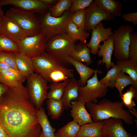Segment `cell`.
<instances>
[{
	"mask_svg": "<svg viewBox=\"0 0 137 137\" xmlns=\"http://www.w3.org/2000/svg\"><path fill=\"white\" fill-rule=\"evenodd\" d=\"M36 109L26 87H8L0 100V125L10 137H40Z\"/></svg>",
	"mask_w": 137,
	"mask_h": 137,
	"instance_id": "cell-1",
	"label": "cell"
},
{
	"mask_svg": "<svg viewBox=\"0 0 137 137\" xmlns=\"http://www.w3.org/2000/svg\"><path fill=\"white\" fill-rule=\"evenodd\" d=\"M85 105L94 122L113 118L123 120L129 125L133 124L132 115L128 110L124 108V106L122 101L112 102L109 99H104L98 103L88 102Z\"/></svg>",
	"mask_w": 137,
	"mask_h": 137,
	"instance_id": "cell-2",
	"label": "cell"
},
{
	"mask_svg": "<svg viewBox=\"0 0 137 137\" xmlns=\"http://www.w3.org/2000/svg\"><path fill=\"white\" fill-rule=\"evenodd\" d=\"M5 15L15 22L24 31L27 37L41 33L40 19L35 14L13 7L9 9Z\"/></svg>",
	"mask_w": 137,
	"mask_h": 137,
	"instance_id": "cell-3",
	"label": "cell"
},
{
	"mask_svg": "<svg viewBox=\"0 0 137 137\" xmlns=\"http://www.w3.org/2000/svg\"><path fill=\"white\" fill-rule=\"evenodd\" d=\"M72 14L69 10L58 17L52 16L48 11L43 15L40 19L41 33L43 35L47 42L55 35L66 34L67 25Z\"/></svg>",
	"mask_w": 137,
	"mask_h": 137,
	"instance_id": "cell-4",
	"label": "cell"
},
{
	"mask_svg": "<svg viewBox=\"0 0 137 137\" xmlns=\"http://www.w3.org/2000/svg\"><path fill=\"white\" fill-rule=\"evenodd\" d=\"M26 80L30 98L36 108H40L47 99L48 82L41 75L34 73L27 77Z\"/></svg>",
	"mask_w": 137,
	"mask_h": 137,
	"instance_id": "cell-5",
	"label": "cell"
},
{
	"mask_svg": "<svg viewBox=\"0 0 137 137\" xmlns=\"http://www.w3.org/2000/svg\"><path fill=\"white\" fill-rule=\"evenodd\" d=\"M66 34L55 35L47 42L45 52L53 55L63 63L65 58L70 57L75 44Z\"/></svg>",
	"mask_w": 137,
	"mask_h": 137,
	"instance_id": "cell-6",
	"label": "cell"
},
{
	"mask_svg": "<svg viewBox=\"0 0 137 137\" xmlns=\"http://www.w3.org/2000/svg\"><path fill=\"white\" fill-rule=\"evenodd\" d=\"M134 30L132 26L122 24L113 32L114 55L117 60L128 59L130 35Z\"/></svg>",
	"mask_w": 137,
	"mask_h": 137,
	"instance_id": "cell-7",
	"label": "cell"
},
{
	"mask_svg": "<svg viewBox=\"0 0 137 137\" xmlns=\"http://www.w3.org/2000/svg\"><path fill=\"white\" fill-rule=\"evenodd\" d=\"M97 74L95 73L93 77L88 80L84 86L79 88L77 100L85 104L89 102L96 104L98 99L106 95L108 87L100 82Z\"/></svg>",
	"mask_w": 137,
	"mask_h": 137,
	"instance_id": "cell-8",
	"label": "cell"
},
{
	"mask_svg": "<svg viewBox=\"0 0 137 137\" xmlns=\"http://www.w3.org/2000/svg\"><path fill=\"white\" fill-rule=\"evenodd\" d=\"M47 41L41 33L26 37L18 43L20 52L32 58L39 56L45 51Z\"/></svg>",
	"mask_w": 137,
	"mask_h": 137,
	"instance_id": "cell-9",
	"label": "cell"
},
{
	"mask_svg": "<svg viewBox=\"0 0 137 137\" xmlns=\"http://www.w3.org/2000/svg\"><path fill=\"white\" fill-rule=\"evenodd\" d=\"M85 29L86 31H91L103 21H113L115 17L108 12L96 6L93 2L85 9Z\"/></svg>",
	"mask_w": 137,
	"mask_h": 137,
	"instance_id": "cell-10",
	"label": "cell"
},
{
	"mask_svg": "<svg viewBox=\"0 0 137 137\" xmlns=\"http://www.w3.org/2000/svg\"><path fill=\"white\" fill-rule=\"evenodd\" d=\"M8 5L35 14L43 15L52 6L39 0H0V6Z\"/></svg>",
	"mask_w": 137,
	"mask_h": 137,
	"instance_id": "cell-11",
	"label": "cell"
},
{
	"mask_svg": "<svg viewBox=\"0 0 137 137\" xmlns=\"http://www.w3.org/2000/svg\"><path fill=\"white\" fill-rule=\"evenodd\" d=\"M31 58L34 72L42 76L51 70L65 66L61 62L46 52L39 56Z\"/></svg>",
	"mask_w": 137,
	"mask_h": 137,
	"instance_id": "cell-12",
	"label": "cell"
},
{
	"mask_svg": "<svg viewBox=\"0 0 137 137\" xmlns=\"http://www.w3.org/2000/svg\"><path fill=\"white\" fill-rule=\"evenodd\" d=\"M0 34L17 43L27 37L17 24L5 14L0 22Z\"/></svg>",
	"mask_w": 137,
	"mask_h": 137,
	"instance_id": "cell-13",
	"label": "cell"
},
{
	"mask_svg": "<svg viewBox=\"0 0 137 137\" xmlns=\"http://www.w3.org/2000/svg\"><path fill=\"white\" fill-rule=\"evenodd\" d=\"M111 27L105 28L102 23L98 24L92 31V35L89 42L87 45L90 49L91 53L96 55L101 42L107 40L112 36L113 32Z\"/></svg>",
	"mask_w": 137,
	"mask_h": 137,
	"instance_id": "cell-14",
	"label": "cell"
},
{
	"mask_svg": "<svg viewBox=\"0 0 137 137\" xmlns=\"http://www.w3.org/2000/svg\"><path fill=\"white\" fill-rule=\"evenodd\" d=\"M102 121V136L104 137H131L125 129L122 120L111 118Z\"/></svg>",
	"mask_w": 137,
	"mask_h": 137,
	"instance_id": "cell-15",
	"label": "cell"
},
{
	"mask_svg": "<svg viewBox=\"0 0 137 137\" xmlns=\"http://www.w3.org/2000/svg\"><path fill=\"white\" fill-rule=\"evenodd\" d=\"M71 115L74 121L80 126L93 122L90 114L85 108V103L77 100L71 102Z\"/></svg>",
	"mask_w": 137,
	"mask_h": 137,
	"instance_id": "cell-16",
	"label": "cell"
},
{
	"mask_svg": "<svg viewBox=\"0 0 137 137\" xmlns=\"http://www.w3.org/2000/svg\"><path fill=\"white\" fill-rule=\"evenodd\" d=\"M65 63H68L73 66L79 75L80 78L78 80L81 87L84 86L89 78L94 74H102L103 72L100 70H94L90 68L82 62L73 59L70 57L65 58Z\"/></svg>",
	"mask_w": 137,
	"mask_h": 137,
	"instance_id": "cell-17",
	"label": "cell"
},
{
	"mask_svg": "<svg viewBox=\"0 0 137 137\" xmlns=\"http://www.w3.org/2000/svg\"><path fill=\"white\" fill-rule=\"evenodd\" d=\"M114 49V41L112 36L103 42L102 44H100L97 54L99 57H102V59L98 61V64L100 65L101 63L105 64L106 68L109 70L115 64L111 61V57Z\"/></svg>",
	"mask_w": 137,
	"mask_h": 137,
	"instance_id": "cell-18",
	"label": "cell"
},
{
	"mask_svg": "<svg viewBox=\"0 0 137 137\" xmlns=\"http://www.w3.org/2000/svg\"><path fill=\"white\" fill-rule=\"evenodd\" d=\"M81 85L78 80L74 77L69 79L61 99L66 110L71 108V102L77 100L78 90Z\"/></svg>",
	"mask_w": 137,
	"mask_h": 137,
	"instance_id": "cell-19",
	"label": "cell"
},
{
	"mask_svg": "<svg viewBox=\"0 0 137 137\" xmlns=\"http://www.w3.org/2000/svg\"><path fill=\"white\" fill-rule=\"evenodd\" d=\"M73 71L65 66L51 70L43 77L50 83L60 82L74 77Z\"/></svg>",
	"mask_w": 137,
	"mask_h": 137,
	"instance_id": "cell-20",
	"label": "cell"
},
{
	"mask_svg": "<svg viewBox=\"0 0 137 137\" xmlns=\"http://www.w3.org/2000/svg\"><path fill=\"white\" fill-rule=\"evenodd\" d=\"M15 54L16 65L20 73L26 78L33 73L34 69L31 58L20 52Z\"/></svg>",
	"mask_w": 137,
	"mask_h": 137,
	"instance_id": "cell-21",
	"label": "cell"
},
{
	"mask_svg": "<svg viewBox=\"0 0 137 137\" xmlns=\"http://www.w3.org/2000/svg\"><path fill=\"white\" fill-rule=\"evenodd\" d=\"M94 4L98 7L115 17L122 15V4L119 1L114 0H95Z\"/></svg>",
	"mask_w": 137,
	"mask_h": 137,
	"instance_id": "cell-22",
	"label": "cell"
},
{
	"mask_svg": "<svg viewBox=\"0 0 137 137\" xmlns=\"http://www.w3.org/2000/svg\"><path fill=\"white\" fill-rule=\"evenodd\" d=\"M87 42H80L79 44L75 45L70 57L89 65L92 61L90 49L87 46Z\"/></svg>",
	"mask_w": 137,
	"mask_h": 137,
	"instance_id": "cell-23",
	"label": "cell"
},
{
	"mask_svg": "<svg viewBox=\"0 0 137 137\" xmlns=\"http://www.w3.org/2000/svg\"><path fill=\"white\" fill-rule=\"evenodd\" d=\"M102 121L92 122L81 126L76 137H101Z\"/></svg>",
	"mask_w": 137,
	"mask_h": 137,
	"instance_id": "cell-24",
	"label": "cell"
},
{
	"mask_svg": "<svg viewBox=\"0 0 137 137\" xmlns=\"http://www.w3.org/2000/svg\"><path fill=\"white\" fill-rule=\"evenodd\" d=\"M36 116L38 122L40 125L44 137H56V129L51 125L43 107L37 109Z\"/></svg>",
	"mask_w": 137,
	"mask_h": 137,
	"instance_id": "cell-25",
	"label": "cell"
},
{
	"mask_svg": "<svg viewBox=\"0 0 137 137\" xmlns=\"http://www.w3.org/2000/svg\"><path fill=\"white\" fill-rule=\"evenodd\" d=\"M120 70L124 73L129 75L134 82L133 87L137 88V62L128 59L117 60L116 64Z\"/></svg>",
	"mask_w": 137,
	"mask_h": 137,
	"instance_id": "cell-26",
	"label": "cell"
},
{
	"mask_svg": "<svg viewBox=\"0 0 137 137\" xmlns=\"http://www.w3.org/2000/svg\"><path fill=\"white\" fill-rule=\"evenodd\" d=\"M66 31V34L75 42L79 40L81 42H86L90 34L89 32L78 28L70 21L67 24Z\"/></svg>",
	"mask_w": 137,
	"mask_h": 137,
	"instance_id": "cell-27",
	"label": "cell"
},
{
	"mask_svg": "<svg viewBox=\"0 0 137 137\" xmlns=\"http://www.w3.org/2000/svg\"><path fill=\"white\" fill-rule=\"evenodd\" d=\"M81 126L74 121H70L55 132L56 137H76Z\"/></svg>",
	"mask_w": 137,
	"mask_h": 137,
	"instance_id": "cell-28",
	"label": "cell"
},
{
	"mask_svg": "<svg viewBox=\"0 0 137 137\" xmlns=\"http://www.w3.org/2000/svg\"><path fill=\"white\" fill-rule=\"evenodd\" d=\"M46 104L48 115L52 119H58L65 109L61 100L47 99Z\"/></svg>",
	"mask_w": 137,
	"mask_h": 137,
	"instance_id": "cell-29",
	"label": "cell"
},
{
	"mask_svg": "<svg viewBox=\"0 0 137 137\" xmlns=\"http://www.w3.org/2000/svg\"><path fill=\"white\" fill-rule=\"evenodd\" d=\"M69 79L61 82L50 83L48 86L49 90L47 93V99L60 100Z\"/></svg>",
	"mask_w": 137,
	"mask_h": 137,
	"instance_id": "cell-30",
	"label": "cell"
},
{
	"mask_svg": "<svg viewBox=\"0 0 137 137\" xmlns=\"http://www.w3.org/2000/svg\"><path fill=\"white\" fill-rule=\"evenodd\" d=\"M0 83L8 87H16L23 84L9 71L0 69Z\"/></svg>",
	"mask_w": 137,
	"mask_h": 137,
	"instance_id": "cell-31",
	"label": "cell"
},
{
	"mask_svg": "<svg viewBox=\"0 0 137 137\" xmlns=\"http://www.w3.org/2000/svg\"><path fill=\"white\" fill-rule=\"evenodd\" d=\"M137 88L132 86L125 93L122 94L120 97L124 106L128 111H132L134 108L136 104L133 99L134 98L137 99Z\"/></svg>",
	"mask_w": 137,
	"mask_h": 137,
	"instance_id": "cell-32",
	"label": "cell"
},
{
	"mask_svg": "<svg viewBox=\"0 0 137 137\" xmlns=\"http://www.w3.org/2000/svg\"><path fill=\"white\" fill-rule=\"evenodd\" d=\"M72 5L71 0H60L52 6L48 11L51 15L55 17L61 16L65 11L68 10Z\"/></svg>",
	"mask_w": 137,
	"mask_h": 137,
	"instance_id": "cell-33",
	"label": "cell"
},
{
	"mask_svg": "<svg viewBox=\"0 0 137 137\" xmlns=\"http://www.w3.org/2000/svg\"><path fill=\"white\" fill-rule=\"evenodd\" d=\"M133 86L134 82L132 78L129 76L125 74L121 71L117 76L114 87L118 90L120 97L122 94V91L124 89L129 85Z\"/></svg>",
	"mask_w": 137,
	"mask_h": 137,
	"instance_id": "cell-34",
	"label": "cell"
},
{
	"mask_svg": "<svg viewBox=\"0 0 137 137\" xmlns=\"http://www.w3.org/2000/svg\"><path fill=\"white\" fill-rule=\"evenodd\" d=\"M120 70L116 64H115L107 72L105 76L99 80L100 83L105 84L111 89L114 87L116 79Z\"/></svg>",
	"mask_w": 137,
	"mask_h": 137,
	"instance_id": "cell-35",
	"label": "cell"
},
{
	"mask_svg": "<svg viewBox=\"0 0 137 137\" xmlns=\"http://www.w3.org/2000/svg\"><path fill=\"white\" fill-rule=\"evenodd\" d=\"M20 51L18 43L0 34V52L16 53Z\"/></svg>",
	"mask_w": 137,
	"mask_h": 137,
	"instance_id": "cell-36",
	"label": "cell"
},
{
	"mask_svg": "<svg viewBox=\"0 0 137 137\" xmlns=\"http://www.w3.org/2000/svg\"><path fill=\"white\" fill-rule=\"evenodd\" d=\"M85 9L76 12L72 14L70 21L78 28L85 30Z\"/></svg>",
	"mask_w": 137,
	"mask_h": 137,
	"instance_id": "cell-37",
	"label": "cell"
},
{
	"mask_svg": "<svg viewBox=\"0 0 137 137\" xmlns=\"http://www.w3.org/2000/svg\"><path fill=\"white\" fill-rule=\"evenodd\" d=\"M0 62L5 64L19 71L16 63L15 55L14 53L0 52Z\"/></svg>",
	"mask_w": 137,
	"mask_h": 137,
	"instance_id": "cell-38",
	"label": "cell"
},
{
	"mask_svg": "<svg viewBox=\"0 0 137 137\" xmlns=\"http://www.w3.org/2000/svg\"><path fill=\"white\" fill-rule=\"evenodd\" d=\"M128 59L137 62V33L136 32L130 35Z\"/></svg>",
	"mask_w": 137,
	"mask_h": 137,
	"instance_id": "cell-39",
	"label": "cell"
},
{
	"mask_svg": "<svg viewBox=\"0 0 137 137\" xmlns=\"http://www.w3.org/2000/svg\"><path fill=\"white\" fill-rule=\"evenodd\" d=\"M93 0H71L72 5L69 9L73 13L76 12L86 9L90 6Z\"/></svg>",
	"mask_w": 137,
	"mask_h": 137,
	"instance_id": "cell-40",
	"label": "cell"
},
{
	"mask_svg": "<svg viewBox=\"0 0 137 137\" xmlns=\"http://www.w3.org/2000/svg\"><path fill=\"white\" fill-rule=\"evenodd\" d=\"M0 69L7 70L11 72L14 74L22 83L26 80V78L24 77L19 71L5 64L0 62Z\"/></svg>",
	"mask_w": 137,
	"mask_h": 137,
	"instance_id": "cell-41",
	"label": "cell"
},
{
	"mask_svg": "<svg viewBox=\"0 0 137 137\" xmlns=\"http://www.w3.org/2000/svg\"><path fill=\"white\" fill-rule=\"evenodd\" d=\"M122 18L126 22H131L135 26H137V12L128 13L123 14Z\"/></svg>",
	"mask_w": 137,
	"mask_h": 137,
	"instance_id": "cell-42",
	"label": "cell"
},
{
	"mask_svg": "<svg viewBox=\"0 0 137 137\" xmlns=\"http://www.w3.org/2000/svg\"><path fill=\"white\" fill-rule=\"evenodd\" d=\"M8 88L7 86L0 83V100Z\"/></svg>",
	"mask_w": 137,
	"mask_h": 137,
	"instance_id": "cell-43",
	"label": "cell"
},
{
	"mask_svg": "<svg viewBox=\"0 0 137 137\" xmlns=\"http://www.w3.org/2000/svg\"><path fill=\"white\" fill-rule=\"evenodd\" d=\"M0 137H10L5 129L0 125Z\"/></svg>",
	"mask_w": 137,
	"mask_h": 137,
	"instance_id": "cell-44",
	"label": "cell"
},
{
	"mask_svg": "<svg viewBox=\"0 0 137 137\" xmlns=\"http://www.w3.org/2000/svg\"><path fill=\"white\" fill-rule=\"evenodd\" d=\"M41 2L45 4L50 5L55 4L58 0H39Z\"/></svg>",
	"mask_w": 137,
	"mask_h": 137,
	"instance_id": "cell-45",
	"label": "cell"
},
{
	"mask_svg": "<svg viewBox=\"0 0 137 137\" xmlns=\"http://www.w3.org/2000/svg\"><path fill=\"white\" fill-rule=\"evenodd\" d=\"M129 111L131 115L132 114V115L134 116L136 118H137V111L135 108L132 110Z\"/></svg>",
	"mask_w": 137,
	"mask_h": 137,
	"instance_id": "cell-46",
	"label": "cell"
},
{
	"mask_svg": "<svg viewBox=\"0 0 137 137\" xmlns=\"http://www.w3.org/2000/svg\"><path fill=\"white\" fill-rule=\"evenodd\" d=\"M4 15V12L1 8V7L0 6V22L2 16Z\"/></svg>",
	"mask_w": 137,
	"mask_h": 137,
	"instance_id": "cell-47",
	"label": "cell"
},
{
	"mask_svg": "<svg viewBox=\"0 0 137 137\" xmlns=\"http://www.w3.org/2000/svg\"><path fill=\"white\" fill-rule=\"evenodd\" d=\"M40 137H44L42 133V132L41 134V135Z\"/></svg>",
	"mask_w": 137,
	"mask_h": 137,
	"instance_id": "cell-48",
	"label": "cell"
},
{
	"mask_svg": "<svg viewBox=\"0 0 137 137\" xmlns=\"http://www.w3.org/2000/svg\"><path fill=\"white\" fill-rule=\"evenodd\" d=\"M131 137H137V136L136 135H131Z\"/></svg>",
	"mask_w": 137,
	"mask_h": 137,
	"instance_id": "cell-49",
	"label": "cell"
},
{
	"mask_svg": "<svg viewBox=\"0 0 137 137\" xmlns=\"http://www.w3.org/2000/svg\"><path fill=\"white\" fill-rule=\"evenodd\" d=\"M135 122L136 123V120H135ZM136 124H137V120H136Z\"/></svg>",
	"mask_w": 137,
	"mask_h": 137,
	"instance_id": "cell-50",
	"label": "cell"
},
{
	"mask_svg": "<svg viewBox=\"0 0 137 137\" xmlns=\"http://www.w3.org/2000/svg\"><path fill=\"white\" fill-rule=\"evenodd\" d=\"M101 137H104V136H102Z\"/></svg>",
	"mask_w": 137,
	"mask_h": 137,
	"instance_id": "cell-51",
	"label": "cell"
}]
</instances>
